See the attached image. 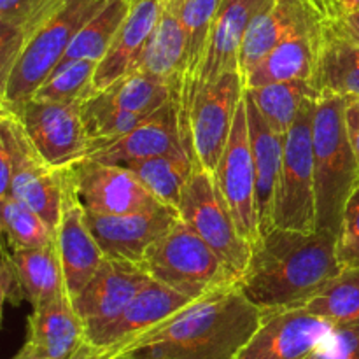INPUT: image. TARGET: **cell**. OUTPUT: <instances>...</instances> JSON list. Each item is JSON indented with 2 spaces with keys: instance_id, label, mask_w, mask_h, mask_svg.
I'll list each match as a JSON object with an SVG mask.
<instances>
[{
  "instance_id": "1",
  "label": "cell",
  "mask_w": 359,
  "mask_h": 359,
  "mask_svg": "<svg viewBox=\"0 0 359 359\" xmlns=\"http://www.w3.org/2000/svg\"><path fill=\"white\" fill-rule=\"evenodd\" d=\"M262 321V311L238 284L193 300L182 311L104 359H237Z\"/></svg>"
},
{
  "instance_id": "2",
  "label": "cell",
  "mask_w": 359,
  "mask_h": 359,
  "mask_svg": "<svg viewBox=\"0 0 359 359\" xmlns=\"http://www.w3.org/2000/svg\"><path fill=\"white\" fill-rule=\"evenodd\" d=\"M340 270L337 235L270 228L252 245L237 284L262 314H269L305 307Z\"/></svg>"
},
{
  "instance_id": "3",
  "label": "cell",
  "mask_w": 359,
  "mask_h": 359,
  "mask_svg": "<svg viewBox=\"0 0 359 359\" xmlns=\"http://www.w3.org/2000/svg\"><path fill=\"white\" fill-rule=\"evenodd\" d=\"M349 98L321 97L312 119L318 230L339 235L346 203L359 186V167L346 125Z\"/></svg>"
},
{
  "instance_id": "4",
  "label": "cell",
  "mask_w": 359,
  "mask_h": 359,
  "mask_svg": "<svg viewBox=\"0 0 359 359\" xmlns=\"http://www.w3.org/2000/svg\"><path fill=\"white\" fill-rule=\"evenodd\" d=\"M107 0H65L62 9L49 18L25 44L0 84V109L18 114L49 74L60 65L77 32L102 9Z\"/></svg>"
},
{
  "instance_id": "5",
  "label": "cell",
  "mask_w": 359,
  "mask_h": 359,
  "mask_svg": "<svg viewBox=\"0 0 359 359\" xmlns=\"http://www.w3.org/2000/svg\"><path fill=\"white\" fill-rule=\"evenodd\" d=\"M140 266L151 279L191 300L238 283L230 266L181 217L147 249Z\"/></svg>"
},
{
  "instance_id": "6",
  "label": "cell",
  "mask_w": 359,
  "mask_h": 359,
  "mask_svg": "<svg viewBox=\"0 0 359 359\" xmlns=\"http://www.w3.org/2000/svg\"><path fill=\"white\" fill-rule=\"evenodd\" d=\"M318 100L309 104L284 135V158L273 202L272 228L316 231V179L312 119Z\"/></svg>"
},
{
  "instance_id": "7",
  "label": "cell",
  "mask_w": 359,
  "mask_h": 359,
  "mask_svg": "<svg viewBox=\"0 0 359 359\" xmlns=\"http://www.w3.org/2000/svg\"><path fill=\"white\" fill-rule=\"evenodd\" d=\"M177 210L181 219L241 279L251 258L252 245L242 237L214 174L195 163Z\"/></svg>"
},
{
  "instance_id": "8",
  "label": "cell",
  "mask_w": 359,
  "mask_h": 359,
  "mask_svg": "<svg viewBox=\"0 0 359 359\" xmlns=\"http://www.w3.org/2000/svg\"><path fill=\"white\" fill-rule=\"evenodd\" d=\"M0 118L9 125L14 142V175L9 195L32 207L56 231L69 191V168L53 167L39 154L14 112L0 109Z\"/></svg>"
},
{
  "instance_id": "9",
  "label": "cell",
  "mask_w": 359,
  "mask_h": 359,
  "mask_svg": "<svg viewBox=\"0 0 359 359\" xmlns=\"http://www.w3.org/2000/svg\"><path fill=\"white\" fill-rule=\"evenodd\" d=\"M244 91L242 74L228 72L216 83L202 88L193 102L188 118L193 160L210 174L216 172L226 149Z\"/></svg>"
},
{
  "instance_id": "10",
  "label": "cell",
  "mask_w": 359,
  "mask_h": 359,
  "mask_svg": "<svg viewBox=\"0 0 359 359\" xmlns=\"http://www.w3.org/2000/svg\"><path fill=\"white\" fill-rule=\"evenodd\" d=\"M214 177L242 237L255 245L262 237V230H259L258 186H256V168L251 142H249L245 98H242L238 105L230 140L214 172Z\"/></svg>"
},
{
  "instance_id": "11",
  "label": "cell",
  "mask_w": 359,
  "mask_h": 359,
  "mask_svg": "<svg viewBox=\"0 0 359 359\" xmlns=\"http://www.w3.org/2000/svg\"><path fill=\"white\" fill-rule=\"evenodd\" d=\"M16 116L35 149L53 167L70 168L90 154L81 105L30 98Z\"/></svg>"
},
{
  "instance_id": "12",
  "label": "cell",
  "mask_w": 359,
  "mask_h": 359,
  "mask_svg": "<svg viewBox=\"0 0 359 359\" xmlns=\"http://www.w3.org/2000/svg\"><path fill=\"white\" fill-rule=\"evenodd\" d=\"M69 170L77 198L88 212L132 214L163 207L140 179L123 165H109L84 158Z\"/></svg>"
},
{
  "instance_id": "13",
  "label": "cell",
  "mask_w": 359,
  "mask_h": 359,
  "mask_svg": "<svg viewBox=\"0 0 359 359\" xmlns=\"http://www.w3.org/2000/svg\"><path fill=\"white\" fill-rule=\"evenodd\" d=\"M333 330L305 307L262 314L237 359H309Z\"/></svg>"
},
{
  "instance_id": "14",
  "label": "cell",
  "mask_w": 359,
  "mask_h": 359,
  "mask_svg": "<svg viewBox=\"0 0 359 359\" xmlns=\"http://www.w3.org/2000/svg\"><path fill=\"white\" fill-rule=\"evenodd\" d=\"M179 210L160 209L132 214H95L86 210V221L105 258L142 262L147 249L160 241L179 221Z\"/></svg>"
},
{
  "instance_id": "15",
  "label": "cell",
  "mask_w": 359,
  "mask_h": 359,
  "mask_svg": "<svg viewBox=\"0 0 359 359\" xmlns=\"http://www.w3.org/2000/svg\"><path fill=\"white\" fill-rule=\"evenodd\" d=\"M149 279L139 263L105 258L90 283L72 297L86 337L114 321Z\"/></svg>"
},
{
  "instance_id": "16",
  "label": "cell",
  "mask_w": 359,
  "mask_h": 359,
  "mask_svg": "<svg viewBox=\"0 0 359 359\" xmlns=\"http://www.w3.org/2000/svg\"><path fill=\"white\" fill-rule=\"evenodd\" d=\"M181 151L189 153L182 137L179 95H175L132 132L112 140L107 146L98 147L88 158L109 165H128Z\"/></svg>"
},
{
  "instance_id": "17",
  "label": "cell",
  "mask_w": 359,
  "mask_h": 359,
  "mask_svg": "<svg viewBox=\"0 0 359 359\" xmlns=\"http://www.w3.org/2000/svg\"><path fill=\"white\" fill-rule=\"evenodd\" d=\"M319 51L321 25L307 11V18L244 77V86L256 88L286 81H305L316 86Z\"/></svg>"
},
{
  "instance_id": "18",
  "label": "cell",
  "mask_w": 359,
  "mask_h": 359,
  "mask_svg": "<svg viewBox=\"0 0 359 359\" xmlns=\"http://www.w3.org/2000/svg\"><path fill=\"white\" fill-rule=\"evenodd\" d=\"M272 0H223L214 20L200 67L195 97L202 88L216 83L228 72H241V51L245 32L256 14ZM195 102V100H193Z\"/></svg>"
},
{
  "instance_id": "19",
  "label": "cell",
  "mask_w": 359,
  "mask_h": 359,
  "mask_svg": "<svg viewBox=\"0 0 359 359\" xmlns=\"http://www.w3.org/2000/svg\"><path fill=\"white\" fill-rule=\"evenodd\" d=\"M191 302L179 291L149 279L114 321L88 335V342L109 353L172 318Z\"/></svg>"
},
{
  "instance_id": "20",
  "label": "cell",
  "mask_w": 359,
  "mask_h": 359,
  "mask_svg": "<svg viewBox=\"0 0 359 359\" xmlns=\"http://www.w3.org/2000/svg\"><path fill=\"white\" fill-rule=\"evenodd\" d=\"M56 245L62 259L67 291L72 298L90 283L105 259L104 251L88 226L86 210L77 198L72 177L56 228Z\"/></svg>"
},
{
  "instance_id": "21",
  "label": "cell",
  "mask_w": 359,
  "mask_h": 359,
  "mask_svg": "<svg viewBox=\"0 0 359 359\" xmlns=\"http://www.w3.org/2000/svg\"><path fill=\"white\" fill-rule=\"evenodd\" d=\"M163 13V0H133L111 48L97 63L95 88L105 90L139 69L154 28Z\"/></svg>"
},
{
  "instance_id": "22",
  "label": "cell",
  "mask_w": 359,
  "mask_h": 359,
  "mask_svg": "<svg viewBox=\"0 0 359 359\" xmlns=\"http://www.w3.org/2000/svg\"><path fill=\"white\" fill-rule=\"evenodd\" d=\"M86 342V326L69 293L32 307L25 344L34 347L44 359H67Z\"/></svg>"
},
{
  "instance_id": "23",
  "label": "cell",
  "mask_w": 359,
  "mask_h": 359,
  "mask_svg": "<svg viewBox=\"0 0 359 359\" xmlns=\"http://www.w3.org/2000/svg\"><path fill=\"white\" fill-rule=\"evenodd\" d=\"M245 98V111H248L249 142H251L252 160L256 168V186H258V217L262 235L272 228L273 202H276L277 182H279L280 168L284 158V135L277 133L266 123L255 102Z\"/></svg>"
},
{
  "instance_id": "24",
  "label": "cell",
  "mask_w": 359,
  "mask_h": 359,
  "mask_svg": "<svg viewBox=\"0 0 359 359\" xmlns=\"http://www.w3.org/2000/svg\"><path fill=\"white\" fill-rule=\"evenodd\" d=\"M307 18L302 0H272L245 32L241 51L242 79Z\"/></svg>"
},
{
  "instance_id": "25",
  "label": "cell",
  "mask_w": 359,
  "mask_h": 359,
  "mask_svg": "<svg viewBox=\"0 0 359 359\" xmlns=\"http://www.w3.org/2000/svg\"><path fill=\"white\" fill-rule=\"evenodd\" d=\"M65 0H0V84L7 79L32 35Z\"/></svg>"
},
{
  "instance_id": "26",
  "label": "cell",
  "mask_w": 359,
  "mask_h": 359,
  "mask_svg": "<svg viewBox=\"0 0 359 359\" xmlns=\"http://www.w3.org/2000/svg\"><path fill=\"white\" fill-rule=\"evenodd\" d=\"M188 67V35L177 13L163 7L139 69L181 93Z\"/></svg>"
},
{
  "instance_id": "27",
  "label": "cell",
  "mask_w": 359,
  "mask_h": 359,
  "mask_svg": "<svg viewBox=\"0 0 359 359\" xmlns=\"http://www.w3.org/2000/svg\"><path fill=\"white\" fill-rule=\"evenodd\" d=\"M319 25L321 51L316 83L319 93L359 100V46L333 25Z\"/></svg>"
},
{
  "instance_id": "28",
  "label": "cell",
  "mask_w": 359,
  "mask_h": 359,
  "mask_svg": "<svg viewBox=\"0 0 359 359\" xmlns=\"http://www.w3.org/2000/svg\"><path fill=\"white\" fill-rule=\"evenodd\" d=\"M245 93L255 102L266 123L280 135L290 132L309 104L321 98L318 88L305 81H286L245 88Z\"/></svg>"
},
{
  "instance_id": "29",
  "label": "cell",
  "mask_w": 359,
  "mask_h": 359,
  "mask_svg": "<svg viewBox=\"0 0 359 359\" xmlns=\"http://www.w3.org/2000/svg\"><path fill=\"white\" fill-rule=\"evenodd\" d=\"M11 252L23 283L27 302L32 307H37L58 294L69 293L56 241L44 248Z\"/></svg>"
},
{
  "instance_id": "30",
  "label": "cell",
  "mask_w": 359,
  "mask_h": 359,
  "mask_svg": "<svg viewBox=\"0 0 359 359\" xmlns=\"http://www.w3.org/2000/svg\"><path fill=\"white\" fill-rule=\"evenodd\" d=\"M123 167L130 168L158 202L179 209L184 186L195 168V160L189 153L181 151V153L161 154L149 160L133 161Z\"/></svg>"
},
{
  "instance_id": "31",
  "label": "cell",
  "mask_w": 359,
  "mask_h": 359,
  "mask_svg": "<svg viewBox=\"0 0 359 359\" xmlns=\"http://www.w3.org/2000/svg\"><path fill=\"white\" fill-rule=\"evenodd\" d=\"M128 0H107L102 9L81 28L70 42L60 63L70 60H91L98 63L111 48L119 27L130 11Z\"/></svg>"
},
{
  "instance_id": "32",
  "label": "cell",
  "mask_w": 359,
  "mask_h": 359,
  "mask_svg": "<svg viewBox=\"0 0 359 359\" xmlns=\"http://www.w3.org/2000/svg\"><path fill=\"white\" fill-rule=\"evenodd\" d=\"M305 309L333 326L359 325V266H342Z\"/></svg>"
},
{
  "instance_id": "33",
  "label": "cell",
  "mask_w": 359,
  "mask_h": 359,
  "mask_svg": "<svg viewBox=\"0 0 359 359\" xmlns=\"http://www.w3.org/2000/svg\"><path fill=\"white\" fill-rule=\"evenodd\" d=\"M0 224L11 251L39 249L56 241V231L32 207L14 198H0Z\"/></svg>"
},
{
  "instance_id": "34",
  "label": "cell",
  "mask_w": 359,
  "mask_h": 359,
  "mask_svg": "<svg viewBox=\"0 0 359 359\" xmlns=\"http://www.w3.org/2000/svg\"><path fill=\"white\" fill-rule=\"evenodd\" d=\"M95 70L97 63L91 60H70L60 63L32 98L83 105L98 93L95 88Z\"/></svg>"
},
{
  "instance_id": "35",
  "label": "cell",
  "mask_w": 359,
  "mask_h": 359,
  "mask_svg": "<svg viewBox=\"0 0 359 359\" xmlns=\"http://www.w3.org/2000/svg\"><path fill=\"white\" fill-rule=\"evenodd\" d=\"M337 256L342 266H359V186L344 209L337 235Z\"/></svg>"
},
{
  "instance_id": "36",
  "label": "cell",
  "mask_w": 359,
  "mask_h": 359,
  "mask_svg": "<svg viewBox=\"0 0 359 359\" xmlns=\"http://www.w3.org/2000/svg\"><path fill=\"white\" fill-rule=\"evenodd\" d=\"M309 359H359V325L333 326Z\"/></svg>"
},
{
  "instance_id": "37",
  "label": "cell",
  "mask_w": 359,
  "mask_h": 359,
  "mask_svg": "<svg viewBox=\"0 0 359 359\" xmlns=\"http://www.w3.org/2000/svg\"><path fill=\"white\" fill-rule=\"evenodd\" d=\"M0 293H2L4 304H11L13 307H20L27 302L23 283H21L20 272L14 265L13 252L7 248L2 249V266H0Z\"/></svg>"
},
{
  "instance_id": "38",
  "label": "cell",
  "mask_w": 359,
  "mask_h": 359,
  "mask_svg": "<svg viewBox=\"0 0 359 359\" xmlns=\"http://www.w3.org/2000/svg\"><path fill=\"white\" fill-rule=\"evenodd\" d=\"M319 23H332L359 11V0H302Z\"/></svg>"
},
{
  "instance_id": "39",
  "label": "cell",
  "mask_w": 359,
  "mask_h": 359,
  "mask_svg": "<svg viewBox=\"0 0 359 359\" xmlns=\"http://www.w3.org/2000/svg\"><path fill=\"white\" fill-rule=\"evenodd\" d=\"M14 175V142L9 125L0 118V198L9 196Z\"/></svg>"
},
{
  "instance_id": "40",
  "label": "cell",
  "mask_w": 359,
  "mask_h": 359,
  "mask_svg": "<svg viewBox=\"0 0 359 359\" xmlns=\"http://www.w3.org/2000/svg\"><path fill=\"white\" fill-rule=\"evenodd\" d=\"M346 125L347 133H349L351 146H353L354 156H356L359 167V100L358 98H349L346 107Z\"/></svg>"
},
{
  "instance_id": "41",
  "label": "cell",
  "mask_w": 359,
  "mask_h": 359,
  "mask_svg": "<svg viewBox=\"0 0 359 359\" xmlns=\"http://www.w3.org/2000/svg\"><path fill=\"white\" fill-rule=\"evenodd\" d=\"M323 25H333L339 32H342L346 37H349L351 41L356 42L359 46V11L347 14V16L340 18V20L332 21V23H323Z\"/></svg>"
},
{
  "instance_id": "42",
  "label": "cell",
  "mask_w": 359,
  "mask_h": 359,
  "mask_svg": "<svg viewBox=\"0 0 359 359\" xmlns=\"http://www.w3.org/2000/svg\"><path fill=\"white\" fill-rule=\"evenodd\" d=\"M67 359H104V351L95 347L93 344L86 342L81 349H77L72 356Z\"/></svg>"
},
{
  "instance_id": "43",
  "label": "cell",
  "mask_w": 359,
  "mask_h": 359,
  "mask_svg": "<svg viewBox=\"0 0 359 359\" xmlns=\"http://www.w3.org/2000/svg\"><path fill=\"white\" fill-rule=\"evenodd\" d=\"M14 359H44V358H42L41 354L34 349V347L28 346V344H25L23 349L16 354V358Z\"/></svg>"
},
{
  "instance_id": "44",
  "label": "cell",
  "mask_w": 359,
  "mask_h": 359,
  "mask_svg": "<svg viewBox=\"0 0 359 359\" xmlns=\"http://www.w3.org/2000/svg\"><path fill=\"white\" fill-rule=\"evenodd\" d=\"M181 2L182 0H163V7H167V9H175Z\"/></svg>"
},
{
  "instance_id": "45",
  "label": "cell",
  "mask_w": 359,
  "mask_h": 359,
  "mask_svg": "<svg viewBox=\"0 0 359 359\" xmlns=\"http://www.w3.org/2000/svg\"><path fill=\"white\" fill-rule=\"evenodd\" d=\"M128 2H133V0H128Z\"/></svg>"
},
{
  "instance_id": "46",
  "label": "cell",
  "mask_w": 359,
  "mask_h": 359,
  "mask_svg": "<svg viewBox=\"0 0 359 359\" xmlns=\"http://www.w3.org/2000/svg\"><path fill=\"white\" fill-rule=\"evenodd\" d=\"M112 359H114V358H112Z\"/></svg>"
}]
</instances>
